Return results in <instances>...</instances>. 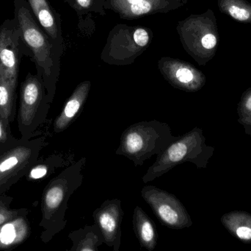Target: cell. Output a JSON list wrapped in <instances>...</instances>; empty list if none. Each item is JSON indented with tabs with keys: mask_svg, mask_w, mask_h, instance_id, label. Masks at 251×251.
Segmentation results:
<instances>
[{
	"mask_svg": "<svg viewBox=\"0 0 251 251\" xmlns=\"http://www.w3.org/2000/svg\"><path fill=\"white\" fill-rule=\"evenodd\" d=\"M15 137L12 135L10 127L6 124L0 114V144L11 141Z\"/></svg>",
	"mask_w": 251,
	"mask_h": 251,
	"instance_id": "cb8c5ba5",
	"label": "cell"
},
{
	"mask_svg": "<svg viewBox=\"0 0 251 251\" xmlns=\"http://www.w3.org/2000/svg\"><path fill=\"white\" fill-rule=\"evenodd\" d=\"M68 238L72 242L70 251H98L104 243L101 230L96 223L72 231Z\"/></svg>",
	"mask_w": 251,
	"mask_h": 251,
	"instance_id": "e0dca14e",
	"label": "cell"
},
{
	"mask_svg": "<svg viewBox=\"0 0 251 251\" xmlns=\"http://www.w3.org/2000/svg\"><path fill=\"white\" fill-rule=\"evenodd\" d=\"M237 235L242 240H251V229L248 227H240L237 230Z\"/></svg>",
	"mask_w": 251,
	"mask_h": 251,
	"instance_id": "d4e9b609",
	"label": "cell"
},
{
	"mask_svg": "<svg viewBox=\"0 0 251 251\" xmlns=\"http://www.w3.org/2000/svg\"><path fill=\"white\" fill-rule=\"evenodd\" d=\"M184 1H185V2H186V1H188V0H184Z\"/></svg>",
	"mask_w": 251,
	"mask_h": 251,
	"instance_id": "4316f807",
	"label": "cell"
},
{
	"mask_svg": "<svg viewBox=\"0 0 251 251\" xmlns=\"http://www.w3.org/2000/svg\"><path fill=\"white\" fill-rule=\"evenodd\" d=\"M140 193L164 226L176 230L191 225L185 208L174 195L151 185L143 187Z\"/></svg>",
	"mask_w": 251,
	"mask_h": 251,
	"instance_id": "52a82bcc",
	"label": "cell"
},
{
	"mask_svg": "<svg viewBox=\"0 0 251 251\" xmlns=\"http://www.w3.org/2000/svg\"><path fill=\"white\" fill-rule=\"evenodd\" d=\"M50 100L42 76L30 72L22 83L19 94L18 128L22 139H30L47 120Z\"/></svg>",
	"mask_w": 251,
	"mask_h": 251,
	"instance_id": "8992f818",
	"label": "cell"
},
{
	"mask_svg": "<svg viewBox=\"0 0 251 251\" xmlns=\"http://www.w3.org/2000/svg\"><path fill=\"white\" fill-rule=\"evenodd\" d=\"M94 223L98 225L104 237V244L114 251H119L122 241V224L124 218L120 199L106 200L93 213Z\"/></svg>",
	"mask_w": 251,
	"mask_h": 251,
	"instance_id": "8fae6325",
	"label": "cell"
},
{
	"mask_svg": "<svg viewBox=\"0 0 251 251\" xmlns=\"http://www.w3.org/2000/svg\"><path fill=\"white\" fill-rule=\"evenodd\" d=\"M197 133H188L178 137L168 148L156 156L154 163L149 167L142 180L144 184L154 181L156 178L187 162H195L196 148L198 144Z\"/></svg>",
	"mask_w": 251,
	"mask_h": 251,
	"instance_id": "ba28073f",
	"label": "cell"
},
{
	"mask_svg": "<svg viewBox=\"0 0 251 251\" xmlns=\"http://www.w3.org/2000/svg\"><path fill=\"white\" fill-rule=\"evenodd\" d=\"M74 8L76 9L78 12L84 10V12L89 11L93 7H94L97 0H66Z\"/></svg>",
	"mask_w": 251,
	"mask_h": 251,
	"instance_id": "603a6c76",
	"label": "cell"
},
{
	"mask_svg": "<svg viewBox=\"0 0 251 251\" xmlns=\"http://www.w3.org/2000/svg\"><path fill=\"white\" fill-rule=\"evenodd\" d=\"M177 29L183 47L199 65L205 66L215 57L220 37L213 10L191 15L178 23Z\"/></svg>",
	"mask_w": 251,
	"mask_h": 251,
	"instance_id": "277c9868",
	"label": "cell"
},
{
	"mask_svg": "<svg viewBox=\"0 0 251 251\" xmlns=\"http://www.w3.org/2000/svg\"><path fill=\"white\" fill-rule=\"evenodd\" d=\"M45 138L13 139L0 144V197L25 177L36 163Z\"/></svg>",
	"mask_w": 251,
	"mask_h": 251,
	"instance_id": "5b68a950",
	"label": "cell"
},
{
	"mask_svg": "<svg viewBox=\"0 0 251 251\" xmlns=\"http://www.w3.org/2000/svg\"><path fill=\"white\" fill-rule=\"evenodd\" d=\"M31 234L27 215L18 217L0 225V251L10 250L25 243Z\"/></svg>",
	"mask_w": 251,
	"mask_h": 251,
	"instance_id": "9a60e30c",
	"label": "cell"
},
{
	"mask_svg": "<svg viewBox=\"0 0 251 251\" xmlns=\"http://www.w3.org/2000/svg\"><path fill=\"white\" fill-rule=\"evenodd\" d=\"M13 200V197L7 195L0 197V225L18 217L29 214V210L26 209H11L10 204Z\"/></svg>",
	"mask_w": 251,
	"mask_h": 251,
	"instance_id": "44dd1931",
	"label": "cell"
},
{
	"mask_svg": "<svg viewBox=\"0 0 251 251\" xmlns=\"http://www.w3.org/2000/svg\"><path fill=\"white\" fill-rule=\"evenodd\" d=\"M177 138L165 122L141 121L124 131L116 154L129 159L135 167L142 166L152 156L165 151Z\"/></svg>",
	"mask_w": 251,
	"mask_h": 251,
	"instance_id": "3957f363",
	"label": "cell"
},
{
	"mask_svg": "<svg viewBox=\"0 0 251 251\" xmlns=\"http://www.w3.org/2000/svg\"><path fill=\"white\" fill-rule=\"evenodd\" d=\"M107 3L106 7L114 10L122 17L128 19L180 7L170 2V0H108Z\"/></svg>",
	"mask_w": 251,
	"mask_h": 251,
	"instance_id": "7c38bea8",
	"label": "cell"
},
{
	"mask_svg": "<svg viewBox=\"0 0 251 251\" xmlns=\"http://www.w3.org/2000/svg\"><path fill=\"white\" fill-rule=\"evenodd\" d=\"M14 17L19 29L22 53L29 56L41 75L50 103L55 94L63 47L56 44L40 26L26 0H13Z\"/></svg>",
	"mask_w": 251,
	"mask_h": 251,
	"instance_id": "6da1fadb",
	"label": "cell"
},
{
	"mask_svg": "<svg viewBox=\"0 0 251 251\" xmlns=\"http://www.w3.org/2000/svg\"><path fill=\"white\" fill-rule=\"evenodd\" d=\"M16 91L0 66V114L10 127L15 118Z\"/></svg>",
	"mask_w": 251,
	"mask_h": 251,
	"instance_id": "ac0fdd59",
	"label": "cell"
},
{
	"mask_svg": "<svg viewBox=\"0 0 251 251\" xmlns=\"http://www.w3.org/2000/svg\"><path fill=\"white\" fill-rule=\"evenodd\" d=\"M22 49L20 29L16 18L6 19L0 26V66L16 90Z\"/></svg>",
	"mask_w": 251,
	"mask_h": 251,
	"instance_id": "9c48e42d",
	"label": "cell"
},
{
	"mask_svg": "<svg viewBox=\"0 0 251 251\" xmlns=\"http://www.w3.org/2000/svg\"><path fill=\"white\" fill-rule=\"evenodd\" d=\"M63 165V159L60 156H50L42 163H38V161L25 177L29 181H38L51 175L57 168L60 167Z\"/></svg>",
	"mask_w": 251,
	"mask_h": 251,
	"instance_id": "ffe728a7",
	"label": "cell"
},
{
	"mask_svg": "<svg viewBox=\"0 0 251 251\" xmlns=\"http://www.w3.org/2000/svg\"><path fill=\"white\" fill-rule=\"evenodd\" d=\"M133 38L137 45L144 48L149 42V34L144 28H137L133 32Z\"/></svg>",
	"mask_w": 251,
	"mask_h": 251,
	"instance_id": "7402d4cb",
	"label": "cell"
},
{
	"mask_svg": "<svg viewBox=\"0 0 251 251\" xmlns=\"http://www.w3.org/2000/svg\"><path fill=\"white\" fill-rule=\"evenodd\" d=\"M133 230L138 240L140 247L149 251H153L158 242V233L156 225L151 218L137 206L132 216Z\"/></svg>",
	"mask_w": 251,
	"mask_h": 251,
	"instance_id": "2e32d148",
	"label": "cell"
},
{
	"mask_svg": "<svg viewBox=\"0 0 251 251\" xmlns=\"http://www.w3.org/2000/svg\"><path fill=\"white\" fill-rule=\"evenodd\" d=\"M86 161V158H81L63 169L46 186L41 198V220L39 223L43 229L41 234L43 243L51 241L54 236L66 228L68 203L83 182L82 170Z\"/></svg>",
	"mask_w": 251,
	"mask_h": 251,
	"instance_id": "7a4b0ae2",
	"label": "cell"
},
{
	"mask_svg": "<svg viewBox=\"0 0 251 251\" xmlns=\"http://www.w3.org/2000/svg\"><path fill=\"white\" fill-rule=\"evenodd\" d=\"M246 107L248 110L251 111V94L247 98L246 103Z\"/></svg>",
	"mask_w": 251,
	"mask_h": 251,
	"instance_id": "484cf974",
	"label": "cell"
},
{
	"mask_svg": "<svg viewBox=\"0 0 251 251\" xmlns=\"http://www.w3.org/2000/svg\"><path fill=\"white\" fill-rule=\"evenodd\" d=\"M91 83L89 81L80 83L68 99L60 114L54 119L53 129L55 134L66 131L77 116L80 114L86 103L91 91Z\"/></svg>",
	"mask_w": 251,
	"mask_h": 251,
	"instance_id": "4fadbf2b",
	"label": "cell"
},
{
	"mask_svg": "<svg viewBox=\"0 0 251 251\" xmlns=\"http://www.w3.org/2000/svg\"><path fill=\"white\" fill-rule=\"evenodd\" d=\"M158 67L162 76L174 88L187 91L200 89L206 82V77L190 63L171 57H162Z\"/></svg>",
	"mask_w": 251,
	"mask_h": 251,
	"instance_id": "30bf717a",
	"label": "cell"
},
{
	"mask_svg": "<svg viewBox=\"0 0 251 251\" xmlns=\"http://www.w3.org/2000/svg\"><path fill=\"white\" fill-rule=\"evenodd\" d=\"M221 13L240 23L251 24V3L247 0H218Z\"/></svg>",
	"mask_w": 251,
	"mask_h": 251,
	"instance_id": "d6986e66",
	"label": "cell"
},
{
	"mask_svg": "<svg viewBox=\"0 0 251 251\" xmlns=\"http://www.w3.org/2000/svg\"><path fill=\"white\" fill-rule=\"evenodd\" d=\"M38 23L52 41L63 47L60 19L48 0H26Z\"/></svg>",
	"mask_w": 251,
	"mask_h": 251,
	"instance_id": "5bb4252c",
	"label": "cell"
}]
</instances>
